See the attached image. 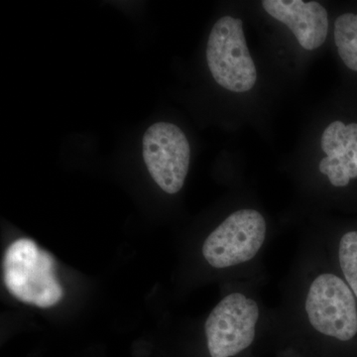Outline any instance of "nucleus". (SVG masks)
Segmentation results:
<instances>
[{
    "label": "nucleus",
    "mask_w": 357,
    "mask_h": 357,
    "mask_svg": "<svg viewBox=\"0 0 357 357\" xmlns=\"http://www.w3.org/2000/svg\"><path fill=\"white\" fill-rule=\"evenodd\" d=\"M321 148L326 157L319 163V171L332 185L345 187L357 178V123H331L321 136Z\"/></svg>",
    "instance_id": "obj_8"
},
{
    "label": "nucleus",
    "mask_w": 357,
    "mask_h": 357,
    "mask_svg": "<svg viewBox=\"0 0 357 357\" xmlns=\"http://www.w3.org/2000/svg\"><path fill=\"white\" fill-rule=\"evenodd\" d=\"M143 159L150 175L167 194H177L185 184L190 165L189 141L177 126L152 124L142 139Z\"/></svg>",
    "instance_id": "obj_6"
},
{
    "label": "nucleus",
    "mask_w": 357,
    "mask_h": 357,
    "mask_svg": "<svg viewBox=\"0 0 357 357\" xmlns=\"http://www.w3.org/2000/svg\"><path fill=\"white\" fill-rule=\"evenodd\" d=\"M266 231V222L259 211H237L206 239L204 259L211 266L220 269L248 262L262 248Z\"/></svg>",
    "instance_id": "obj_3"
},
{
    "label": "nucleus",
    "mask_w": 357,
    "mask_h": 357,
    "mask_svg": "<svg viewBox=\"0 0 357 357\" xmlns=\"http://www.w3.org/2000/svg\"><path fill=\"white\" fill-rule=\"evenodd\" d=\"M338 258L345 280L357 298V231L347 232L342 237Z\"/></svg>",
    "instance_id": "obj_10"
},
{
    "label": "nucleus",
    "mask_w": 357,
    "mask_h": 357,
    "mask_svg": "<svg viewBox=\"0 0 357 357\" xmlns=\"http://www.w3.org/2000/svg\"><path fill=\"white\" fill-rule=\"evenodd\" d=\"M306 311L312 328L319 333L342 342L356 337V299L340 277L326 273L314 279L307 293Z\"/></svg>",
    "instance_id": "obj_4"
},
{
    "label": "nucleus",
    "mask_w": 357,
    "mask_h": 357,
    "mask_svg": "<svg viewBox=\"0 0 357 357\" xmlns=\"http://www.w3.org/2000/svg\"><path fill=\"white\" fill-rule=\"evenodd\" d=\"M259 307L255 300L232 293L220 301L204 325L211 357H231L243 351L255 338Z\"/></svg>",
    "instance_id": "obj_5"
},
{
    "label": "nucleus",
    "mask_w": 357,
    "mask_h": 357,
    "mask_svg": "<svg viewBox=\"0 0 357 357\" xmlns=\"http://www.w3.org/2000/svg\"><path fill=\"white\" fill-rule=\"evenodd\" d=\"M335 41L345 66L357 72V14H342L335 20Z\"/></svg>",
    "instance_id": "obj_9"
},
{
    "label": "nucleus",
    "mask_w": 357,
    "mask_h": 357,
    "mask_svg": "<svg viewBox=\"0 0 357 357\" xmlns=\"http://www.w3.org/2000/svg\"><path fill=\"white\" fill-rule=\"evenodd\" d=\"M3 270L7 290L20 302L46 309L62 299L64 291L56 278L55 259L31 239L20 238L8 246Z\"/></svg>",
    "instance_id": "obj_1"
},
{
    "label": "nucleus",
    "mask_w": 357,
    "mask_h": 357,
    "mask_svg": "<svg viewBox=\"0 0 357 357\" xmlns=\"http://www.w3.org/2000/svg\"><path fill=\"white\" fill-rule=\"evenodd\" d=\"M206 61L222 88L244 93L255 86L257 72L246 45L243 20L225 16L217 21L208 37Z\"/></svg>",
    "instance_id": "obj_2"
},
{
    "label": "nucleus",
    "mask_w": 357,
    "mask_h": 357,
    "mask_svg": "<svg viewBox=\"0 0 357 357\" xmlns=\"http://www.w3.org/2000/svg\"><path fill=\"white\" fill-rule=\"evenodd\" d=\"M263 8L275 20L287 25L306 50H314L325 43L328 18L325 7L316 1L264 0Z\"/></svg>",
    "instance_id": "obj_7"
}]
</instances>
